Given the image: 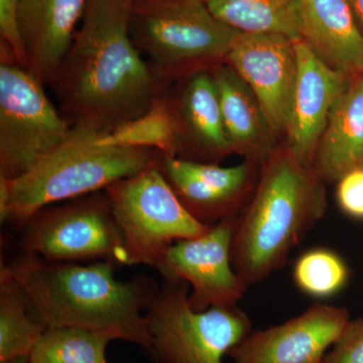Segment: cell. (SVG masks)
<instances>
[{"label":"cell","instance_id":"obj_1","mask_svg":"<svg viewBox=\"0 0 363 363\" xmlns=\"http://www.w3.org/2000/svg\"><path fill=\"white\" fill-rule=\"evenodd\" d=\"M133 4L88 2L50 85L72 130L108 133L147 113L168 92L131 39Z\"/></svg>","mask_w":363,"mask_h":363},{"label":"cell","instance_id":"obj_2","mask_svg":"<svg viewBox=\"0 0 363 363\" xmlns=\"http://www.w3.org/2000/svg\"><path fill=\"white\" fill-rule=\"evenodd\" d=\"M2 267L20 284L47 328L102 332L152 352L147 312L160 290L154 279H116L111 260L52 262L26 252Z\"/></svg>","mask_w":363,"mask_h":363},{"label":"cell","instance_id":"obj_3","mask_svg":"<svg viewBox=\"0 0 363 363\" xmlns=\"http://www.w3.org/2000/svg\"><path fill=\"white\" fill-rule=\"evenodd\" d=\"M252 200L238 219L231 257L248 286L262 283L286 266L291 252L323 218V180L289 152L264 160Z\"/></svg>","mask_w":363,"mask_h":363},{"label":"cell","instance_id":"obj_4","mask_svg":"<svg viewBox=\"0 0 363 363\" xmlns=\"http://www.w3.org/2000/svg\"><path fill=\"white\" fill-rule=\"evenodd\" d=\"M160 155L157 150L108 145L97 133L72 130L65 143L23 175L0 179V218L25 226L44 208L101 192L157 164Z\"/></svg>","mask_w":363,"mask_h":363},{"label":"cell","instance_id":"obj_5","mask_svg":"<svg viewBox=\"0 0 363 363\" xmlns=\"http://www.w3.org/2000/svg\"><path fill=\"white\" fill-rule=\"evenodd\" d=\"M240 32L219 21L204 0H138L130 35L164 85L222 65Z\"/></svg>","mask_w":363,"mask_h":363},{"label":"cell","instance_id":"obj_6","mask_svg":"<svg viewBox=\"0 0 363 363\" xmlns=\"http://www.w3.org/2000/svg\"><path fill=\"white\" fill-rule=\"evenodd\" d=\"M185 281L164 279L147 312L152 352L157 363H222L250 332L252 323L238 306L198 312Z\"/></svg>","mask_w":363,"mask_h":363},{"label":"cell","instance_id":"obj_7","mask_svg":"<svg viewBox=\"0 0 363 363\" xmlns=\"http://www.w3.org/2000/svg\"><path fill=\"white\" fill-rule=\"evenodd\" d=\"M125 250L128 266L156 267L174 243L201 235L211 226L196 220L157 164L104 190Z\"/></svg>","mask_w":363,"mask_h":363},{"label":"cell","instance_id":"obj_8","mask_svg":"<svg viewBox=\"0 0 363 363\" xmlns=\"http://www.w3.org/2000/svg\"><path fill=\"white\" fill-rule=\"evenodd\" d=\"M44 86L0 45V179L23 175L71 135Z\"/></svg>","mask_w":363,"mask_h":363},{"label":"cell","instance_id":"obj_9","mask_svg":"<svg viewBox=\"0 0 363 363\" xmlns=\"http://www.w3.org/2000/svg\"><path fill=\"white\" fill-rule=\"evenodd\" d=\"M23 252L52 262L111 260L128 266L123 236L104 191L45 207L25 224Z\"/></svg>","mask_w":363,"mask_h":363},{"label":"cell","instance_id":"obj_10","mask_svg":"<svg viewBox=\"0 0 363 363\" xmlns=\"http://www.w3.org/2000/svg\"><path fill=\"white\" fill-rule=\"evenodd\" d=\"M238 217L223 219L201 235L177 241L156 267L166 279L191 286L189 303L193 310L238 306L248 286L234 269L231 250Z\"/></svg>","mask_w":363,"mask_h":363},{"label":"cell","instance_id":"obj_11","mask_svg":"<svg viewBox=\"0 0 363 363\" xmlns=\"http://www.w3.org/2000/svg\"><path fill=\"white\" fill-rule=\"evenodd\" d=\"M350 320L345 307L315 303L284 323L252 330L227 357L233 363H323Z\"/></svg>","mask_w":363,"mask_h":363},{"label":"cell","instance_id":"obj_12","mask_svg":"<svg viewBox=\"0 0 363 363\" xmlns=\"http://www.w3.org/2000/svg\"><path fill=\"white\" fill-rule=\"evenodd\" d=\"M295 42L278 33H240L225 63L250 86L272 133L288 128L297 79Z\"/></svg>","mask_w":363,"mask_h":363},{"label":"cell","instance_id":"obj_13","mask_svg":"<svg viewBox=\"0 0 363 363\" xmlns=\"http://www.w3.org/2000/svg\"><path fill=\"white\" fill-rule=\"evenodd\" d=\"M297 79L286 133L294 159L313 168L332 107L347 87V74L327 65L304 40L295 42Z\"/></svg>","mask_w":363,"mask_h":363},{"label":"cell","instance_id":"obj_14","mask_svg":"<svg viewBox=\"0 0 363 363\" xmlns=\"http://www.w3.org/2000/svg\"><path fill=\"white\" fill-rule=\"evenodd\" d=\"M157 166L196 220L213 226L240 216L252 183V162L220 167L160 155Z\"/></svg>","mask_w":363,"mask_h":363},{"label":"cell","instance_id":"obj_15","mask_svg":"<svg viewBox=\"0 0 363 363\" xmlns=\"http://www.w3.org/2000/svg\"><path fill=\"white\" fill-rule=\"evenodd\" d=\"M175 130L176 157L208 162L233 152L224 128L218 88L212 72L184 79L176 97H162Z\"/></svg>","mask_w":363,"mask_h":363},{"label":"cell","instance_id":"obj_16","mask_svg":"<svg viewBox=\"0 0 363 363\" xmlns=\"http://www.w3.org/2000/svg\"><path fill=\"white\" fill-rule=\"evenodd\" d=\"M89 0H21L18 25L26 70L51 85L70 49Z\"/></svg>","mask_w":363,"mask_h":363},{"label":"cell","instance_id":"obj_17","mask_svg":"<svg viewBox=\"0 0 363 363\" xmlns=\"http://www.w3.org/2000/svg\"><path fill=\"white\" fill-rule=\"evenodd\" d=\"M300 40L331 68L363 74V33L348 0H302Z\"/></svg>","mask_w":363,"mask_h":363},{"label":"cell","instance_id":"obj_18","mask_svg":"<svg viewBox=\"0 0 363 363\" xmlns=\"http://www.w3.org/2000/svg\"><path fill=\"white\" fill-rule=\"evenodd\" d=\"M363 167V74L350 81L332 107L313 169L323 181L338 182Z\"/></svg>","mask_w":363,"mask_h":363},{"label":"cell","instance_id":"obj_19","mask_svg":"<svg viewBox=\"0 0 363 363\" xmlns=\"http://www.w3.org/2000/svg\"><path fill=\"white\" fill-rule=\"evenodd\" d=\"M212 74L218 88L224 128L233 152L267 159L272 154L267 136L272 133L255 93L228 64L217 67Z\"/></svg>","mask_w":363,"mask_h":363},{"label":"cell","instance_id":"obj_20","mask_svg":"<svg viewBox=\"0 0 363 363\" xmlns=\"http://www.w3.org/2000/svg\"><path fill=\"white\" fill-rule=\"evenodd\" d=\"M222 23L245 33H278L300 40L302 0H204Z\"/></svg>","mask_w":363,"mask_h":363},{"label":"cell","instance_id":"obj_21","mask_svg":"<svg viewBox=\"0 0 363 363\" xmlns=\"http://www.w3.org/2000/svg\"><path fill=\"white\" fill-rule=\"evenodd\" d=\"M47 327L33 314L20 284L0 269V363L30 355Z\"/></svg>","mask_w":363,"mask_h":363},{"label":"cell","instance_id":"obj_22","mask_svg":"<svg viewBox=\"0 0 363 363\" xmlns=\"http://www.w3.org/2000/svg\"><path fill=\"white\" fill-rule=\"evenodd\" d=\"M114 338L79 327L45 329L30 354V363H107L105 351Z\"/></svg>","mask_w":363,"mask_h":363},{"label":"cell","instance_id":"obj_23","mask_svg":"<svg viewBox=\"0 0 363 363\" xmlns=\"http://www.w3.org/2000/svg\"><path fill=\"white\" fill-rule=\"evenodd\" d=\"M350 267L339 253L327 247L306 250L293 267V279L300 292L327 300L342 292L350 281Z\"/></svg>","mask_w":363,"mask_h":363},{"label":"cell","instance_id":"obj_24","mask_svg":"<svg viewBox=\"0 0 363 363\" xmlns=\"http://www.w3.org/2000/svg\"><path fill=\"white\" fill-rule=\"evenodd\" d=\"M162 97L147 113L108 133H97L98 138L108 145L157 150L176 157L175 130Z\"/></svg>","mask_w":363,"mask_h":363},{"label":"cell","instance_id":"obj_25","mask_svg":"<svg viewBox=\"0 0 363 363\" xmlns=\"http://www.w3.org/2000/svg\"><path fill=\"white\" fill-rule=\"evenodd\" d=\"M21 0H0V44L6 45L18 65L26 69L25 48L18 25Z\"/></svg>","mask_w":363,"mask_h":363},{"label":"cell","instance_id":"obj_26","mask_svg":"<svg viewBox=\"0 0 363 363\" xmlns=\"http://www.w3.org/2000/svg\"><path fill=\"white\" fill-rule=\"evenodd\" d=\"M323 363H363V318L350 320Z\"/></svg>","mask_w":363,"mask_h":363},{"label":"cell","instance_id":"obj_27","mask_svg":"<svg viewBox=\"0 0 363 363\" xmlns=\"http://www.w3.org/2000/svg\"><path fill=\"white\" fill-rule=\"evenodd\" d=\"M336 199L341 211L351 218L363 220V167L339 179Z\"/></svg>","mask_w":363,"mask_h":363},{"label":"cell","instance_id":"obj_28","mask_svg":"<svg viewBox=\"0 0 363 363\" xmlns=\"http://www.w3.org/2000/svg\"><path fill=\"white\" fill-rule=\"evenodd\" d=\"M358 23L363 26V0H348Z\"/></svg>","mask_w":363,"mask_h":363},{"label":"cell","instance_id":"obj_29","mask_svg":"<svg viewBox=\"0 0 363 363\" xmlns=\"http://www.w3.org/2000/svg\"><path fill=\"white\" fill-rule=\"evenodd\" d=\"M2 363H30V355L13 358V359L7 360V362Z\"/></svg>","mask_w":363,"mask_h":363},{"label":"cell","instance_id":"obj_30","mask_svg":"<svg viewBox=\"0 0 363 363\" xmlns=\"http://www.w3.org/2000/svg\"><path fill=\"white\" fill-rule=\"evenodd\" d=\"M130 1H131V2H135V1H138V0H130Z\"/></svg>","mask_w":363,"mask_h":363}]
</instances>
